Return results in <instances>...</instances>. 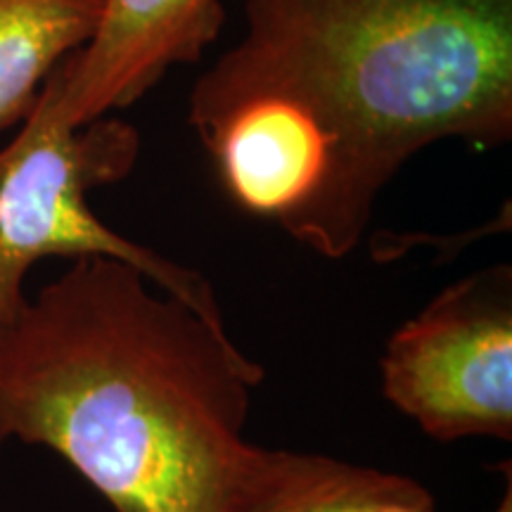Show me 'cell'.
Listing matches in <instances>:
<instances>
[{
    "label": "cell",
    "instance_id": "cell-1",
    "mask_svg": "<svg viewBox=\"0 0 512 512\" xmlns=\"http://www.w3.org/2000/svg\"><path fill=\"white\" fill-rule=\"evenodd\" d=\"M264 368L143 271L72 259L0 323V446H43L114 512H221Z\"/></svg>",
    "mask_w": 512,
    "mask_h": 512
},
{
    "label": "cell",
    "instance_id": "cell-2",
    "mask_svg": "<svg viewBox=\"0 0 512 512\" xmlns=\"http://www.w3.org/2000/svg\"><path fill=\"white\" fill-rule=\"evenodd\" d=\"M245 38L195 81L200 133L280 95L330 147L316 197L283 226L325 259L361 245L380 192L441 140L512 138V0H247Z\"/></svg>",
    "mask_w": 512,
    "mask_h": 512
},
{
    "label": "cell",
    "instance_id": "cell-3",
    "mask_svg": "<svg viewBox=\"0 0 512 512\" xmlns=\"http://www.w3.org/2000/svg\"><path fill=\"white\" fill-rule=\"evenodd\" d=\"M140 157V133L124 119L64 126L34 105L0 150V323L24 302V280L48 256H112L136 266L211 323L226 325L211 283L200 271L124 238L93 214L88 195L119 183Z\"/></svg>",
    "mask_w": 512,
    "mask_h": 512
},
{
    "label": "cell",
    "instance_id": "cell-4",
    "mask_svg": "<svg viewBox=\"0 0 512 512\" xmlns=\"http://www.w3.org/2000/svg\"><path fill=\"white\" fill-rule=\"evenodd\" d=\"M382 394L430 439H512V268L444 287L380 358Z\"/></svg>",
    "mask_w": 512,
    "mask_h": 512
},
{
    "label": "cell",
    "instance_id": "cell-5",
    "mask_svg": "<svg viewBox=\"0 0 512 512\" xmlns=\"http://www.w3.org/2000/svg\"><path fill=\"white\" fill-rule=\"evenodd\" d=\"M223 22L221 0H102L93 36L48 76L38 105L74 128L126 110L200 60Z\"/></svg>",
    "mask_w": 512,
    "mask_h": 512
},
{
    "label": "cell",
    "instance_id": "cell-6",
    "mask_svg": "<svg viewBox=\"0 0 512 512\" xmlns=\"http://www.w3.org/2000/svg\"><path fill=\"white\" fill-rule=\"evenodd\" d=\"M200 140L230 200L280 228L316 197L330 166L328 140L302 107L280 95L235 102Z\"/></svg>",
    "mask_w": 512,
    "mask_h": 512
},
{
    "label": "cell",
    "instance_id": "cell-7",
    "mask_svg": "<svg viewBox=\"0 0 512 512\" xmlns=\"http://www.w3.org/2000/svg\"><path fill=\"white\" fill-rule=\"evenodd\" d=\"M221 512H437L418 479L325 453L247 441Z\"/></svg>",
    "mask_w": 512,
    "mask_h": 512
},
{
    "label": "cell",
    "instance_id": "cell-8",
    "mask_svg": "<svg viewBox=\"0 0 512 512\" xmlns=\"http://www.w3.org/2000/svg\"><path fill=\"white\" fill-rule=\"evenodd\" d=\"M102 0H0V131L22 124L43 83L98 24Z\"/></svg>",
    "mask_w": 512,
    "mask_h": 512
},
{
    "label": "cell",
    "instance_id": "cell-9",
    "mask_svg": "<svg viewBox=\"0 0 512 512\" xmlns=\"http://www.w3.org/2000/svg\"><path fill=\"white\" fill-rule=\"evenodd\" d=\"M512 472H510V465L505 467V491L501 496V501H498L496 510L494 512H512Z\"/></svg>",
    "mask_w": 512,
    "mask_h": 512
}]
</instances>
